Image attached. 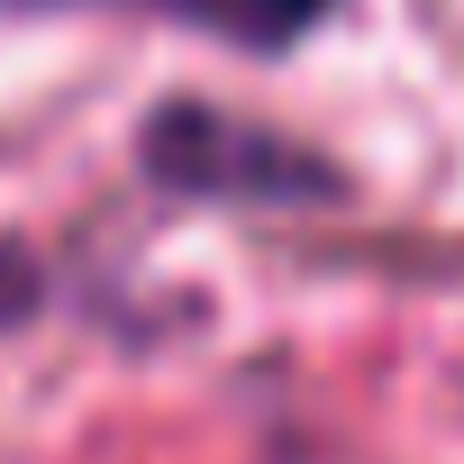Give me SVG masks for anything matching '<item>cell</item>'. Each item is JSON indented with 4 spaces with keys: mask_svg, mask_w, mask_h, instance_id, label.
<instances>
[{
    "mask_svg": "<svg viewBox=\"0 0 464 464\" xmlns=\"http://www.w3.org/2000/svg\"><path fill=\"white\" fill-rule=\"evenodd\" d=\"M173 10H191V19H209V28H227V37L274 46V37L310 28V10H319V0H173Z\"/></svg>",
    "mask_w": 464,
    "mask_h": 464,
    "instance_id": "6da1fadb",
    "label": "cell"
}]
</instances>
